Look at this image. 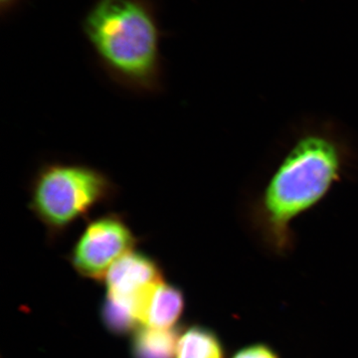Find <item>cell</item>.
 Listing matches in <instances>:
<instances>
[{
  "instance_id": "obj_1",
  "label": "cell",
  "mask_w": 358,
  "mask_h": 358,
  "mask_svg": "<svg viewBox=\"0 0 358 358\" xmlns=\"http://www.w3.org/2000/svg\"><path fill=\"white\" fill-rule=\"evenodd\" d=\"M357 176L358 143L350 129L333 117L303 115L289 124L245 192L242 222L264 251L284 258L296 248L293 224Z\"/></svg>"
},
{
  "instance_id": "obj_2",
  "label": "cell",
  "mask_w": 358,
  "mask_h": 358,
  "mask_svg": "<svg viewBox=\"0 0 358 358\" xmlns=\"http://www.w3.org/2000/svg\"><path fill=\"white\" fill-rule=\"evenodd\" d=\"M99 67L115 86L138 96L164 90L162 38L155 0H95L81 21Z\"/></svg>"
},
{
  "instance_id": "obj_3",
  "label": "cell",
  "mask_w": 358,
  "mask_h": 358,
  "mask_svg": "<svg viewBox=\"0 0 358 358\" xmlns=\"http://www.w3.org/2000/svg\"><path fill=\"white\" fill-rule=\"evenodd\" d=\"M27 207L44 226L49 240L63 236L96 207L110 205L120 187L102 169L77 162L40 164L28 183Z\"/></svg>"
},
{
  "instance_id": "obj_4",
  "label": "cell",
  "mask_w": 358,
  "mask_h": 358,
  "mask_svg": "<svg viewBox=\"0 0 358 358\" xmlns=\"http://www.w3.org/2000/svg\"><path fill=\"white\" fill-rule=\"evenodd\" d=\"M138 241L124 214L107 212L90 219L68 258L78 274L103 282L113 265L133 251Z\"/></svg>"
},
{
  "instance_id": "obj_5",
  "label": "cell",
  "mask_w": 358,
  "mask_h": 358,
  "mask_svg": "<svg viewBox=\"0 0 358 358\" xmlns=\"http://www.w3.org/2000/svg\"><path fill=\"white\" fill-rule=\"evenodd\" d=\"M162 281L159 264L136 250L117 261L103 280L107 296L131 301H140L148 289Z\"/></svg>"
},
{
  "instance_id": "obj_6",
  "label": "cell",
  "mask_w": 358,
  "mask_h": 358,
  "mask_svg": "<svg viewBox=\"0 0 358 358\" xmlns=\"http://www.w3.org/2000/svg\"><path fill=\"white\" fill-rule=\"evenodd\" d=\"M185 294L178 287L159 282L148 294L143 307L141 326L173 329L185 313Z\"/></svg>"
},
{
  "instance_id": "obj_7",
  "label": "cell",
  "mask_w": 358,
  "mask_h": 358,
  "mask_svg": "<svg viewBox=\"0 0 358 358\" xmlns=\"http://www.w3.org/2000/svg\"><path fill=\"white\" fill-rule=\"evenodd\" d=\"M176 358H228L220 336L210 327L192 324L179 333Z\"/></svg>"
},
{
  "instance_id": "obj_8",
  "label": "cell",
  "mask_w": 358,
  "mask_h": 358,
  "mask_svg": "<svg viewBox=\"0 0 358 358\" xmlns=\"http://www.w3.org/2000/svg\"><path fill=\"white\" fill-rule=\"evenodd\" d=\"M179 331L143 327L134 333L131 343L133 358H176Z\"/></svg>"
},
{
  "instance_id": "obj_9",
  "label": "cell",
  "mask_w": 358,
  "mask_h": 358,
  "mask_svg": "<svg viewBox=\"0 0 358 358\" xmlns=\"http://www.w3.org/2000/svg\"><path fill=\"white\" fill-rule=\"evenodd\" d=\"M229 358H282L280 352L264 341L248 343L237 348Z\"/></svg>"
},
{
  "instance_id": "obj_10",
  "label": "cell",
  "mask_w": 358,
  "mask_h": 358,
  "mask_svg": "<svg viewBox=\"0 0 358 358\" xmlns=\"http://www.w3.org/2000/svg\"><path fill=\"white\" fill-rule=\"evenodd\" d=\"M23 0H0V15L2 18L6 17L13 13Z\"/></svg>"
}]
</instances>
